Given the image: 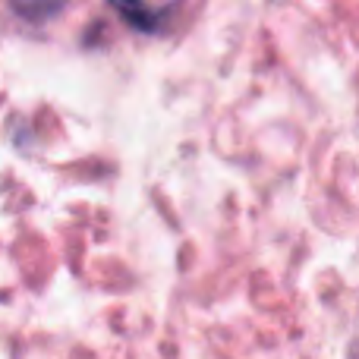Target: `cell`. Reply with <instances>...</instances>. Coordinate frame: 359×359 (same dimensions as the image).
I'll use <instances>...</instances> for the list:
<instances>
[{
  "label": "cell",
  "instance_id": "cell-1",
  "mask_svg": "<svg viewBox=\"0 0 359 359\" xmlns=\"http://www.w3.org/2000/svg\"><path fill=\"white\" fill-rule=\"evenodd\" d=\"M107 4L139 32H155L158 25H161V10H155V6L145 4V0H107Z\"/></svg>",
  "mask_w": 359,
  "mask_h": 359
},
{
  "label": "cell",
  "instance_id": "cell-2",
  "mask_svg": "<svg viewBox=\"0 0 359 359\" xmlns=\"http://www.w3.org/2000/svg\"><path fill=\"white\" fill-rule=\"evenodd\" d=\"M13 10L19 13V16L25 19H35V22H41V19L54 16L57 10L63 6V0H10Z\"/></svg>",
  "mask_w": 359,
  "mask_h": 359
}]
</instances>
